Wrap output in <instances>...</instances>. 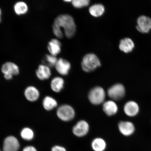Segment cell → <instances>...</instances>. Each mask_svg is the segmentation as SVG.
I'll list each match as a JSON object with an SVG mask.
<instances>
[{"mask_svg": "<svg viewBox=\"0 0 151 151\" xmlns=\"http://www.w3.org/2000/svg\"><path fill=\"white\" fill-rule=\"evenodd\" d=\"M103 109L106 114L111 116H114L118 113V107L115 101L112 100H109L103 103Z\"/></svg>", "mask_w": 151, "mask_h": 151, "instance_id": "obj_11", "label": "cell"}, {"mask_svg": "<svg viewBox=\"0 0 151 151\" xmlns=\"http://www.w3.org/2000/svg\"><path fill=\"white\" fill-rule=\"evenodd\" d=\"M37 78L41 80H47L50 78L51 75L50 67L44 65H40L36 71Z\"/></svg>", "mask_w": 151, "mask_h": 151, "instance_id": "obj_15", "label": "cell"}, {"mask_svg": "<svg viewBox=\"0 0 151 151\" xmlns=\"http://www.w3.org/2000/svg\"><path fill=\"white\" fill-rule=\"evenodd\" d=\"M61 28L64 30L65 36L71 38L76 31V26L72 17L67 14H61L57 17L54 21L52 29L55 35L58 39L63 37Z\"/></svg>", "mask_w": 151, "mask_h": 151, "instance_id": "obj_1", "label": "cell"}, {"mask_svg": "<svg viewBox=\"0 0 151 151\" xmlns=\"http://www.w3.org/2000/svg\"><path fill=\"white\" fill-rule=\"evenodd\" d=\"M19 143L16 137L12 136L6 138L3 143L4 151H18Z\"/></svg>", "mask_w": 151, "mask_h": 151, "instance_id": "obj_8", "label": "cell"}, {"mask_svg": "<svg viewBox=\"0 0 151 151\" xmlns=\"http://www.w3.org/2000/svg\"><path fill=\"white\" fill-rule=\"evenodd\" d=\"M61 43L58 39H52L49 41L47 49L50 54L56 56L61 52Z\"/></svg>", "mask_w": 151, "mask_h": 151, "instance_id": "obj_14", "label": "cell"}, {"mask_svg": "<svg viewBox=\"0 0 151 151\" xmlns=\"http://www.w3.org/2000/svg\"><path fill=\"white\" fill-rule=\"evenodd\" d=\"M46 60L49 67H55L58 61V59L56 56L52 55L51 54L46 55Z\"/></svg>", "mask_w": 151, "mask_h": 151, "instance_id": "obj_25", "label": "cell"}, {"mask_svg": "<svg viewBox=\"0 0 151 151\" xmlns=\"http://www.w3.org/2000/svg\"><path fill=\"white\" fill-rule=\"evenodd\" d=\"M81 65L83 70L88 73L95 70L99 67L101 63L97 55L93 53H89L84 56Z\"/></svg>", "mask_w": 151, "mask_h": 151, "instance_id": "obj_2", "label": "cell"}, {"mask_svg": "<svg viewBox=\"0 0 151 151\" xmlns=\"http://www.w3.org/2000/svg\"><path fill=\"white\" fill-rule=\"evenodd\" d=\"M65 82L61 77H56L52 79L51 82V88L53 91L59 92L64 87Z\"/></svg>", "mask_w": 151, "mask_h": 151, "instance_id": "obj_19", "label": "cell"}, {"mask_svg": "<svg viewBox=\"0 0 151 151\" xmlns=\"http://www.w3.org/2000/svg\"><path fill=\"white\" fill-rule=\"evenodd\" d=\"M1 14L2 11L1 8H0V23L1 22Z\"/></svg>", "mask_w": 151, "mask_h": 151, "instance_id": "obj_28", "label": "cell"}, {"mask_svg": "<svg viewBox=\"0 0 151 151\" xmlns=\"http://www.w3.org/2000/svg\"><path fill=\"white\" fill-rule=\"evenodd\" d=\"M137 28L141 33L148 32L151 29V19L145 16L139 17L138 19Z\"/></svg>", "mask_w": 151, "mask_h": 151, "instance_id": "obj_10", "label": "cell"}, {"mask_svg": "<svg viewBox=\"0 0 151 151\" xmlns=\"http://www.w3.org/2000/svg\"><path fill=\"white\" fill-rule=\"evenodd\" d=\"M89 3L90 1L88 0H73L72 1L73 6L76 8H81L88 6Z\"/></svg>", "mask_w": 151, "mask_h": 151, "instance_id": "obj_24", "label": "cell"}, {"mask_svg": "<svg viewBox=\"0 0 151 151\" xmlns=\"http://www.w3.org/2000/svg\"><path fill=\"white\" fill-rule=\"evenodd\" d=\"M106 92L101 86H97L92 88L88 93V98L90 103L94 105H99L105 101Z\"/></svg>", "mask_w": 151, "mask_h": 151, "instance_id": "obj_3", "label": "cell"}, {"mask_svg": "<svg viewBox=\"0 0 151 151\" xmlns=\"http://www.w3.org/2000/svg\"><path fill=\"white\" fill-rule=\"evenodd\" d=\"M90 126L85 120L79 121L73 128V133L75 136L81 137L85 136L89 132Z\"/></svg>", "mask_w": 151, "mask_h": 151, "instance_id": "obj_7", "label": "cell"}, {"mask_svg": "<svg viewBox=\"0 0 151 151\" xmlns=\"http://www.w3.org/2000/svg\"></svg>", "mask_w": 151, "mask_h": 151, "instance_id": "obj_30", "label": "cell"}, {"mask_svg": "<svg viewBox=\"0 0 151 151\" xmlns=\"http://www.w3.org/2000/svg\"><path fill=\"white\" fill-rule=\"evenodd\" d=\"M57 116L63 121L68 122L73 119L75 116L74 109L71 106L64 104L58 107L56 112Z\"/></svg>", "mask_w": 151, "mask_h": 151, "instance_id": "obj_4", "label": "cell"}, {"mask_svg": "<svg viewBox=\"0 0 151 151\" xmlns=\"http://www.w3.org/2000/svg\"><path fill=\"white\" fill-rule=\"evenodd\" d=\"M91 147L94 151H104L106 149L107 144L102 138L96 137L92 141Z\"/></svg>", "mask_w": 151, "mask_h": 151, "instance_id": "obj_17", "label": "cell"}, {"mask_svg": "<svg viewBox=\"0 0 151 151\" xmlns=\"http://www.w3.org/2000/svg\"><path fill=\"white\" fill-rule=\"evenodd\" d=\"M1 71L5 78L7 80H11L13 76L18 75L19 73L18 66L11 62H7L3 64L1 66Z\"/></svg>", "mask_w": 151, "mask_h": 151, "instance_id": "obj_6", "label": "cell"}, {"mask_svg": "<svg viewBox=\"0 0 151 151\" xmlns=\"http://www.w3.org/2000/svg\"><path fill=\"white\" fill-rule=\"evenodd\" d=\"M58 104L56 100L50 96H47L43 100V107L47 111H50L55 108Z\"/></svg>", "mask_w": 151, "mask_h": 151, "instance_id": "obj_22", "label": "cell"}, {"mask_svg": "<svg viewBox=\"0 0 151 151\" xmlns=\"http://www.w3.org/2000/svg\"><path fill=\"white\" fill-rule=\"evenodd\" d=\"M66 1V2H70L71 1Z\"/></svg>", "mask_w": 151, "mask_h": 151, "instance_id": "obj_29", "label": "cell"}, {"mask_svg": "<svg viewBox=\"0 0 151 151\" xmlns=\"http://www.w3.org/2000/svg\"><path fill=\"white\" fill-rule=\"evenodd\" d=\"M55 67L58 73L60 75L65 76L67 75L69 73L71 65L67 60L61 58L58 59Z\"/></svg>", "mask_w": 151, "mask_h": 151, "instance_id": "obj_13", "label": "cell"}, {"mask_svg": "<svg viewBox=\"0 0 151 151\" xmlns=\"http://www.w3.org/2000/svg\"><path fill=\"white\" fill-rule=\"evenodd\" d=\"M24 96L28 101H37L39 97V91L35 87H28L24 92Z\"/></svg>", "mask_w": 151, "mask_h": 151, "instance_id": "obj_16", "label": "cell"}, {"mask_svg": "<svg viewBox=\"0 0 151 151\" xmlns=\"http://www.w3.org/2000/svg\"><path fill=\"white\" fill-rule=\"evenodd\" d=\"M23 151H37L36 149L33 146H27L24 149Z\"/></svg>", "mask_w": 151, "mask_h": 151, "instance_id": "obj_27", "label": "cell"}, {"mask_svg": "<svg viewBox=\"0 0 151 151\" xmlns=\"http://www.w3.org/2000/svg\"><path fill=\"white\" fill-rule=\"evenodd\" d=\"M28 7L27 4L22 1H18L14 6V12L17 15L25 14L28 11Z\"/></svg>", "mask_w": 151, "mask_h": 151, "instance_id": "obj_20", "label": "cell"}, {"mask_svg": "<svg viewBox=\"0 0 151 151\" xmlns=\"http://www.w3.org/2000/svg\"><path fill=\"white\" fill-rule=\"evenodd\" d=\"M89 12L92 16L97 17L102 15L105 11V8L101 4H95L90 7Z\"/></svg>", "mask_w": 151, "mask_h": 151, "instance_id": "obj_21", "label": "cell"}, {"mask_svg": "<svg viewBox=\"0 0 151 151\" xmlns=\"http://www.w3.org/2000/svg\"><path fill=\"white\" fill-rule=\"evenodd\" d=\"M118 128L120 133L124 136H129L135 131V127L133 123L129 121H121L119 123Z\"/></svg>", "mask_w": 151, "mask_h": 151, "instance_id": "obj_9", "label": "cell"}, {"mask_svg": "<svg viewBox=\"0 0 151 151\" xmlns=\"http://www.w3.org/2000/svg\"><path fill=\"white\" fill-rule=\"evenodd\" d=\"M107 93L111 100L114 101H119L125 95V88L123 85L116 83L113 85L109 88Z\"/></svg>", "mask_w": 151, "mask_h": 151, "instance_id": "obj_5", "label": "cell"}, {"mask_svg": "<svg viewBox=\"0 0 151 151\" xmlns=\"http://www.w3.org/2000/svg\"><path fill=\"white\" fill-rule=\"evenodd\" d=\"M139 107L137 103L133 101L127 102L124 104V111L125 114L128 116H135L139 112Z\"/></svg>", "mask_w": 151, "mask_h": 151, "instance_id": "obj_12", "label": "cell"}, {"mask_svg": "<svg viewBox=\"0 0 151 151\" xmlns=\"http://www.w3.org/2000/svg\"><path fill=\"white\" fill-rule=\"evenodd\" d=\"M22 139L26 140H31L33 138L34 133L33 131L29 128H25L22 129L20 133Z\"/></svg>", "mask_w": 151, "mask_h": 151, "instance_id": "obj_23", "label": "cell"}, {"mask_svg": "<svg viewBox=\"0 0 151 151\" xmlns=\"http://www.w3.org/2000/svg\"><path fill=\"white\" fill-rule=\"evenodd\" d=\"M134 47L133 41L129 38L122 39L120 41L119 48L121 50L125 53L131 52Z\"/></svg>", "mask_w": 151, "mask_h": 151, "instance_id": "obj_18", "label": "cell"}, {"mask_svg": "<svg viewBox=\"0 0 151 151\" xmlns=\"http://www.w3.org/2000/svg\"><path fill=\"white\" fill-rule=\"evenodd\" d=\"M52 151H67L66 149L63 147L55 146L52 147Z\"/></svg>", "mask_w": 151, "mask_h": 151, "instance_id": "obj_26", "label": "cell"}]
</instances>
